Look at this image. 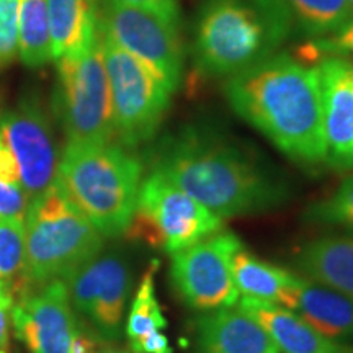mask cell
<instances>
[{"label": "cell", "mask_w": 353, "mask_h": 353, "mask_svg": "<svg viewBox=\"0 0 353 353\" xmlns=\"http://www.w3.org/2000/svg\"><path fill=\"white\" fill-rule=\"evenodd\" d=\"M291 30L309 39L325 38L353 19L348 0H280Z\"/></svg>", "instance_id": "cell-21"}, {"label": "cell", "mask_w": 353, "mask_h": 353, "mask_svg": "<svg viewBox=\"0 0 353 353\" xmlns=\"http://www.w3.org/2000/svg\"><path fill=\"white\" fill-rule=\"evenodd\" d=\"M17 337L32 353H69L77 332V321L63 280L25 291L12 309Z\"/></svg>", "instance_id": "cell-13"}, {"label": "cell", "mask_w": 353, "mask_h": 353, "mask_svg": "<svg viewBox=\"0 0 353 353\" xmlns=\"http://www.w3.org/2000/svg\"><path fill=\"white\" fill-rule=\"evenodd\" d=\"M239 307L267 330L280 353H353L352 345L330 341L280 304L242 298Z\"/></svg>", "instance_id": "cell-17"}, {"label": "cell", "mask_w": 353, "mask_h": 353, "mask_svg": "<svg viewBox=\"0 0 353 353\" xmlns=\"http://www.w3.org/2000/svg\"><path fill=\"white\" fill-rule=\"evenodd\" d=\"M223 229V219L165 176L151 172L141 182L131 237L175 254Z\"/></svg>", "instance_id": "cell-8"}, {"label": "cell", "mask_w": 353, "mask_h": 353, "mask_svg": "<svg viewBox=\"0 0 353 353\" xmlns=\"http://www.w3.org/2000/svg\"><path fill=\"white\" fill-rule=\"evenodd\" d=\"M321 83L325 164L353 169V64L342 57H324L316 65Z\"/></svg>", "instance_id": "cell-14"}, {"label": "cell", "mask_w": 353, "mask_h": 353, "mask_svg": "<svg viewBox=\"0 0 353 353\" xmlns=\"http://www.w3.org/2000/svg\"><path fill=\"white\" fill-rule=\"evenodd\" d=\"M232 276L242 298L278 304L296 275L260 260L241 247L232 259Z\"/></svg>", "instance_id": "cell-20"}, {"label": "cell", "mask_w": 353, "mask_h": 353, "mask_svg": "<svg viewBox=\"0 0 353 353\" xmlns=\"http://www.w3.org/2000/svg\"><path fill=\"white\" fill-rule=\"evenodd\" d=\"M99 26L118 46L161 74L176 90L183 70L179 19L107 0Z\"/></svg>", "instance_id": "cell-10"}, {"label": "cell", "mask_w": 353, "mask_h": 353, "mask_svg": "<svg viewBox=\"0 0 353 353\" xmlns=\"http://www.w3.org/2000/svg\"><path fill=\"white\" fill-rule=\"evenodd\" d=\"M97 350H99V342L92 335L77 329V332L72 339V343H70L69 353H95Z\"/></svg>", "instance_id": "cell-32"}, {"label": "cell", "mask_w": 353, "mask_h": 353, "mask_svg": "<svg viewBox=\"0 0 353 353\" xmlns=\"http://www.w3.org/2000/svg\"><path fill=\"white\" fill-rule=\"evenodd\" d=\"M242 242L231 231L211 234L196 244L172 254L170 280L188 307L211 312L232 307L239 291L232 276V259Z\"/></svg>", "instance_id": "cell-9"}, {"label": "cell", "mask_w": 353, "mask_h": 353, "mask_svg": "<svg viewBox=\"0 0 353 353\" xmlns=\"http://www.w3.org/2000/svg\"><path fill=\"white\" fill-rule=\"evenodd\" d=\"M15 298L6 285L0 283V353H7L8 348V321H10Z\"/></svg>", "instance_id": "cell-29"}, {"label": "cell", "mask_w": 353, "mask_h": 353, "mask_svg": "<svg viewBox=\"0 0 353 353\" xmlns=\"http://www.w3.org/2000/svg\"><path fill=\"white\" fill-rule=\"evenodd\" d=\"M54 110L68 143H112V92L100 37L87 50L57 59Z\"/></svg>", "instance_id": "cell-6"}, {"label": "cell", "mask_w": 353, "mask_h": 353, "mask_svg": "<svg viewBox=\"0 0 353 353\" xmlns=\"http://www.w3.org/2000/svg\"><path fill=\"white\" fill-rule=\"evenodd\" d=\"M291 32L280 0H210L196 26V64L231 77L273 56Z\"/></svg>", "instance_id": "cell-4"}, {"label": "cell", "mask_w": 353, "mask_h": 353, "mask_svg": "<svg viewBox=\"0 0 353 353\" xmlns=\"http://www.w3.org/2000/svg\"><path fill=\"white\" fill-rule=\"evenodd\" d=\"M69 301L105 341H118L131 293L132 275L121 254L97 255L64 280Z\"/></svg>", "instance_id": "cell-11"}, {"label": "cell", "mask_w": 353, "mask_h": 353, "mask_svg": "<svg viewBox=\"0 0 353 353\" xmlns=\"http://www.w3.org/2000/svg\"><path fill=\"white\" fill-rule=\"evenodd\" d=\"M0 283L15 301L28 291L25 218H0Z\"/></svg>", "instance_id": "cell-23"}, {"label": "cell", "mask_w": 353, "mask_h": 353, "mask_svg": "<svg viewBox=\"0 0 353 353\" xmlns=\"http://www.w3.org/2000/svg\"><path fill=\"white\" fill-rule=\"evenodd\" d=\"M52 59L77 54L99 37L94 0H48Z\"/></svg>", "instance_id": "cell-19"}, {"label": "cell", "mask_w": 353, "mask_h": 353, "mask_svg": "<svg viewBox=\"0 0 353 353\" xmlns=\"http://www.w3.org/2000/svg\"><path fill=\"white\" fill-rule=\"evenodd\" d=\"M156 270L157 262H152L148 272L144 273L138 293L132 299L126 321V335L130 345L143 341L148 335L162 332L167 327V319L156 296V283H154Z\"/></svg>", "instance_id": "cell-24"}, {"label": "cell", "mask_w": 353, "mask_h": 353, "mask_svg": "<svg viewBox=\"0 0 353 353\" xmlns=\"http://www.w3.org/2000/svg\"><path fill=\"white\" fill-rule=\"evenodd\" d=\"M56 185L101 236L126 232L134 216L143 164L121 145L68 143Z\"/></svg>", "instance_id": "cell-3"}, {"label": "cell", "mask_w": 353, "mask_h": 353, "mask_svg": "<svg viewBox=\"0 0 353 353\" xmlns=\"http://www.w3.org/2000/svg\"><path fill=\"white\" fill-rule=\"evenodd\" d=\"M20 0H0V70L19 56Z\"/></svg>", "instance_id": "cell-27"}, {"label": "cell", "mask_w": 353, "mask_h": 353, "mask_svg": "<svg viewBox=\"0 0 353 353\" xmlns=\"http://www.w3.org/2000/svg\"><path fill=\"white\" fill-rule=\"evenodd\" d=\"M110 2L123 3V6L148 8V10L162 13V15L170 17V19H179L176 0H110Z\"/></svg>", "instance_id": "cell-30"}, {"label": "cell", "mask_w": 353, "mask_h": 353, "mask_svg": "<svg viewBox=\"0 0 353 353\" xmlns=\"http://www.w3.org/2000/svg\"><path fill=\"white\" fill-rule=\"evenodd\" d=\"M226 97L242 120L294 162H325L321 83L316 68L273 54L226 82Z\"/></svg>", "instance_id": "cell-1"}, {"label": "cell", "mask_w": 353, "mask_h": 353, "mask_svg": "<svg viewBox=\"0 0 353 353\" xmlns=\"http://www.w3.org/2000/svg\"><path fill=\"white\" fill-rule=\"evenodd\" d=\"M19 56L32 69L52 61L48 0H20Z\"/></svg>", "instance_id": "cell-22"}, {"label": "cell", "mask_w": 353, "mask_h": 353, "mask_svg": "<svg viewBox=\"0 0 353 353\" xmlns=\"http://www.w3.org/2000/svg\"><path fill=\"white\" fill-rule=\"evenodd\" d=\"M28 201L21 183L0 180V218H25Z\"/></svg>", "instance_id": "cell-28"}, {"label": "cell", "mask_w": 353, "mask_h": 353, "mask_svg": "<svg viewBox=\"0 0 353 353\" xmlns=\"http://www.w3.org/2000/svg\"><path fill=\"white\" fill-rule=\"evenodd\" d=\"M26 276L30 285L65 280L70 273L95 259L103 236L68 200L56 182L30 201L25 213Z\"/></svg>", "instance_id": "cell-5"}, {"label": "cell", "mask_w": 353, "mask_h": 353, "mask_svg": "<svg viewBox=\"0 0 353 353\" xmlns=\"http://www.w3.org/2000/svg\"><path fill=\"white\" fill-rule=\"evenodd\" d=\"M324 57H342L353 64V19L334 34L309 39L298 48V59L304 64H317Z\"/></svg>", "instance_id": "cell-26"}, {"label": "cell", "mask_w": 353, "mask_h": 353, "mask_svg": "<svg viewBox=\"0 0 353 353\" xmlns=\"http://www.w3.org/2000/svg\"><path fill=\"white\" fill-rule=\"evenodd\" d=\"M296 263L309 280L353 299V237L325 236L307 242Z\"/></svg>", "instance_id": "cell-18"}, {"label": "cell", "mask_w": 353, "mask_h": 353, "mask_svg": "<svg viewBox=\"0 0 353 353\" xmlns=\"http://www.w3.org/2000/svg\"><path fill=\"white\" fill-rule=\"evenodd\" d=\"M95 353H128L125 350H118V348H100V350H97Z\"/></svg>", "instance_id": "cell-33"}, {"label": "cell", "mask_w": 353, "mask_h": 353, "mask_svg": "<svg viewBox=\"0 0 353 353\" xmlns=\"http://www.w3.org/2000/svg\"><path fill=\"white\" fill-rule=\"evenodd\" d=\"M283 306L339 343L353 342V299L306 276H294L280 298Z\"/></svg>", "instance_id": "cell-15"}, {"label": "cell", "mask_w": 353, "mask_h": 353, "mask_svg": "<svg viewBox=\"0 0 353 353\" xmlns=\"http://www.w3.org/2000/svg\"><path fill=\"white\" fill-rule=\"evenodd\" d=\"M350 2V8H352V15H353V0H348Z\"/></svg>", "instance_id": "cell-34"}, {"label": "cell", "mask_w": 353, "mask_h": 353, "mask_svg": "<svg viewBox=\"0 0 353 353\" xmlns=\"http://www.w3.org/2000/svg\"><path fill=\"white\" fill-rule=\"evenodd\" d=\"M132 353H174L169 339L162 332H156L143 339V341L131 343Z\"/></svg>", "instance_id": "cell-31"}, {"label": "cell", "mask_w": 353, "mask_h": 353, "mask_svg": "<svg viewBox=\"0 0 353 353\" xmlns=\"http://www.w3.org/2000/svg\"><path fill=\"white\" fill-rule=\"evenodd\" d=\"M154 172L200 201L221 219L276 208L288 187L239 145L185 131L159 152Z\"/></svg>", "instance_id": "cell-2"}, {"label": "cell", "mask_w": 353, "mask_h": 353, "mask_svg": "<svg viewBox=\"0 0 353 353\" xmlns=\"http://www.w3.org/2000/svg\"><path fill=\"white\" fill-rule=\"evenodd\" d=\"M304 218L314 224L353 229V175L345 176L332 195L309 206Z\"/></svg>", "instance_id": "cell-25"}, {"label": "cell", "mask_w": 353, "mask_h": 353, "mask_svg": "<svg viewBox=\"0 0 353 353\" xmlns=\"http://www.w3.org/2000/svg\"><path fill=\"white\" fill-rule=\"evenodd\" d=\"M196 353H280L262 325L241 307L211 311L196 322Z\"/></svg>", "instance_id": "cell-16"}, {"label": "cell", "mask_w": 353, "mask_h": 353, "mask_svg": "<svg viewBox=\"0 0 353 353\" xmlns=\"http://www.w3.org/2000/svg\"><path fill=\"white\" fill-rule=\"evenodd\" d=\"M99 37L112 92L114 136L125 148L148 143L164 120L175 90L161 74L118 46L100 26Z\"/></svg>", "instance_id": "cell-7"}, {"label": "cell", "mask_w": 353, "mask_h": 353, "mask_svg": "<svg viewBox=\"0 0 353 353\" xmlns=\"http://www.w3.org/2000/svg\"><path fill=\"white\" fill-rule=\"evenodd\" d=\"M0 136L10 149L20 182L30 201L52 187L57 154L46 113L37 100L26 97L0 118Z\"/></svg>", "instance_id": "cell-12"}]
</instances>
